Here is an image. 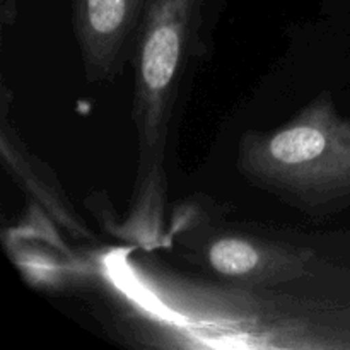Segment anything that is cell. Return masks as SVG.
<instances>
[{"instance_id": "8992f818", "label": "cell", "mask_w": 350, "mask_h": 350, "mask_svg": "<svg viewBox=\"0 0 350 350\" xmlns=\"http://www.w3.org/2000/svg\"><path fill=\"white\" fill-rule=\"evenodd\" d=\"M9 88L2 85V129H0V150L2 163L5 170L12 174L14 180L26 190L29 200L40 205L43 214L62 229L74 236L75 239H92V232L88 224L79 217L74 205L62 190L60 183L53 171L48 170L46 164L34 156L23 139L17 133L16 125L9 115L10 109Z\"/></svg>"}, {"instance_id": "6da1fadb", "label": "cell", "mask_w": 350, "mask_h": 350, "mask_svg": "<svg viewBox=\"0 0 350 350\" xmlns=\"http://www.w3.org/2000/svg\"><path fill=\"white\" fill-rule=\"evenodd\" d=\"M113 262L122 272L111 275L125 280L116 286L125 304L132 308V320L144 321L150 335H174L200 338L202 345L215 347H270V349H337L345 332L338 327L335 310L321 301L282 297L267 287L243 286L245 310H241L239 286L215 287L198 284L170 273L142 270L126 258Z\"/></svg>"}, {"instance_id": "3957f363", "label": "cell", "mask_w": 350, "mask_h": 350, "mask_svg": "<svg viewBox=\"0 0 350 350\" xmlns=\"http://www.w3.org/2000/svg\"><path fill=\"white\" fill-rule=\"evenodd\" d=\"M236 167L253 187L306 215L350 205V118L321 91L277 129L239 137Z\"/></svg>"}, {"instance_id": "7a4b0ae2", "label": "cell", "mask_w": 350, "mask_h": 350, "mask_svg": "<svg viewBox=\"0 0 350 350\" xmlns=\"http://www.w3.org/2000/svg\"><path fill=\"white\" fill-rule=\"evenodd\" d=\"M205 0H149L133 57L137 170L123 238L150 250L164 241L167 147L183 82L200 50Z\"/></svg>"}, {"instance_id": "5b68a950", "label": "cell", "mask_w": 350, "mask_h": 350, "mask_svg": "<svg viewBox=\"0 0 350 350\" xmlns=\"http://www.w3.org/2000/svg\"><path fill=\"white\" fill-rule=\"evenodd\" d=\"M149 0H72V27L85 81H115L132 65Z\"/></svg>"}, {"instance_id": "277c9868", "label": "cell", "mask_w": 350, "mask_h": 350, "mask_svg": "<svg viewBox=\"0 0 350 350\" xmlns=\"http://www.w3.org/2000/svg\"><path fill=\"white\" fill-rule=\"evenodd\" d=\"M183 245L191 262L236 286L269 289L296 282L306 279L317 262V253L311 250L236 232Z\"/></svg>"}]
</instances>
